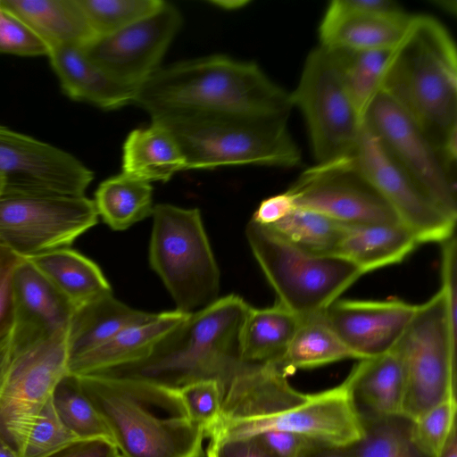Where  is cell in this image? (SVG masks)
Segmentation results:
<instances>
[{
    "mask_svg": "<svg viewBox=\"0 0 457 457\" xmlns=\"http://www.w3.org/2000/svg\"><path fill=\"white\" fill-rule=\"evenodd\" d=\"M133 104L152 120L205 116H288L290 95L254 62L215 54L157 69Z\"/></svg>",
    "mask_w": 457,
    "mask_h": 457,
    "instance_id": "6da1fadb",
    "label": "cell"
},
{
    "mask_svg": "<svg viewBox=\"0 0 457 457\" xmlns=\"http://www.w3.org/2000/svg\"><path fill=\"white\" fill-rule=\"evenodd\" d=\"M421 130L453 169L457 156V54L436 19L411 16L391 52L380 90Z\"/></svg>",
    "mask_w": 457,
    "mask_h": 457,
    "instance_id": "7a4b0ae2",
    "label": "cell"
},
{
    "mask_svg": "<svg viewBox=\"0 0 457 457\" xmlns=\"http://www.w3.org/2000/svg\"><path fill=\"white\" fill-rule=\"evenodd\" d=\"M120 457H204L202 428L176 389L99 373L75 375Z\"/></svg>",
    "mask_w": 457,
    "mask_h": 457,
    "instance_id": "3957f363",
    "label": "cell"
},
{
    "mask_svg": "<svg viewBox=\"0 0 457 457\" xmlns=\"http://www.w3.org/2000/svg\"><path fill=\"white\" fill-rule=\"evenodd\" d=\"M248 307L239 295L218 298L188 313L145 358L97 373L170 389L197 380L216 379L227 389L248 364L239 356V334Z\"/></svg>",
    "mask_w": 457,
    "mask_h": 457,
    "instance_id": "277c9868",
    "label": "cell"
},
{
    "mask_svg": "<svg viewBox=\"0 0 457 457\" xmlns=\"http://www.w3.org/2000/svg\"><path fill=\"white\" fill-rule=\"evenodd\" d=\"M67 334L16 317L0 338V436L17 453L29 426L68 374Z\"/></svg>",
    "mask_w": 457,
    "mask_h": 457,
    "instance_id": "5b68a950",
    "label": "cell"
},
{
    "mask_svg": "<svg viewBox=\"0 0 457 457\" xmlns=\"http://www.w3.org/2000/svg\"><path fill=\"white\" fill-rule=\"evenodd\" d=\"M288 116H205L152 120L178 142L187 170L261 165L291 168L302 161Z\"/></svg>",
    "mask_w": 457,
    "mask_h": 457,
    "instance_id": "8992f818",
    "label": "cell"
},
{
    "mask_svg": "<svg viewBox=\"0 0 457 457\" xmlns=\"http://www.w3.org/2000/svg\"><path fill=\"white\" fill-rule=\"evenodd\" d=\"M245 234L278 303L300 319L321 314L364 275L358 266L339 255L303 250L271 228L253 220Z\"/></svg>",
    "mask_w": 457,
    "mask_h": 457,
    "instance_id": "52a82bcc",
    "label": "cell"
},
{
    "mask_svg": "<svg viewBox=\"0 0 457 457\" xmlns=\"http://www.w3.org/2000/svg\"><path fill=\"white\" fill-rule=\"evenodd\" d=\"M149 262L178 311L191 313L218 299L220 271L200 211L154 206Z\"/></svg>",
    "mask_w": 457,
    "mask_h": 457,
    "instance_id": "ba28073f",
    "label": "cell"
},
{
    "mask_svg": "<svg viewBox=\"0 0 457 457\" xmlns=\"http://www.w3.org/2000/svg\"><path fill=\"white\" fill-rule=\"evenodd\" d=\"M456 319L442 289L417 304L415 314L395 345L404 370L401 418L412 421L455 394Z\"/></svg>",
    "mask_w": 457,
    "mask_h": 457,
    "instance_id": "9c48e42d",
    "label": "cell"
},
{
    "mask_svg": "<svg viewBox=\"0 0 457 457\" xmlns=\"http://www.w3.org/2000/svg\"><path fill=\"white\" fill-rule=\"evenodd\" d=\"M289 95L304 117L317 163L353 155L364 120L345 89L335 50L319 46L311 51Z\"/></svg>",
    "mask_w": 457,
    "mask_h": 457,
    "instance_id": "30bf717a",
    "label": "cell"
},
{
    "mask_svg": "<svg viewBox=\"0 0 457 457\" xmlns=\"http://www.w3.org/2000/svg\"><path fill=\"white\" fill-rule=\"evenodd\" d=\"M97 220L85 195L0 193V245L21 257L69 247Z\"/></svg>",
    "mask_w": 457,
    "mask_h": 457,
    "instance_id": "8fae6325",
    "label": "cell"
},
{
    "mask_svg": "<svg viewBox=\"0 0 457 457\" xmlns=\"http://www.w3.org/2000/svg\"><path fill=\"white\" fill-rule=\"evenodd\" d=\"M353 373L338 385L305 394L287 406L237 423L210 439L220 442L285 431L310 437L331 447H348L364 435V422L353 393Z\"/></svg>",
    "mask_w": 457,
    "mask_h": 457,
    "instance_id": "7c38bea8",
    "label": "cell"
},
{
    "mask_svg": "<svg viewBox=\"0 0 457 457\" xmlns=\"http://www.w3.org/2000/svg\"><path fill=\"white\" fill-rule=\"evenodd\" d=\"M364 124L421 191L456 220L454 173L407 114L386 94L378 92L365 114Z\"/></svg>",
    "mask_w": 457,
    "mask_h": 457,
    "instance_id": "4fadbf2b",
    "label": "cell"
},
{
    "mask_svg": "<svg viewBox=\"0 0 457 457\" xmlns=\"http://www.w3.org/2000/svg\"><path fill=\"white\" fill-rule=\"evenodd\" d=\"M352 164L420 244L442 243L454 234L456 220L442 212L421 191L365 124Z\"/></svg>",
    "mask_w": 457,
    "mask_h": 457,
    "instance_id": "5bb4252c",
    "label": "cell"
},
{
    "mask_svg": "<svg viewBox=\"0 0 457 457\" xmlns=\"http://www.w3.org/2000/svg\"><path fill=\"white\" fill-rule=\"evenodd\" d=\"M93 179L71 154L0 125L3 192L85 195Z\"/></svg>",
    "mask_w": 457,
    "mask_h": 457,
    "instance_id": "9a60e30c",
    "label": "cell"
},
{
    "mask_svg": "<svg viewBox=\"0 0 457 457\" xmlns=\"http://www.w3.org/2000/svg\"><path fill=\"white\" fill-rule=\"evenodd\" d=\"M352 157L317 163L303 172L287 189L295 206L349 225L399 222L386 202L353 169Z\"/></svg>",
    "mask_w": 457,
    "mask_h": 457,
    "instance_id": "2e32d148",
    "label": "cell"
},
{
    "mask_svg": "<svg viewBox=\"0 0 457 457\" xmlns=\"http://www.w3.org/2000/svg\"><path fill=\"white\" fill-rule=\"evenodd\" d=\"M182 15L171 4L120 30L96 36L83 53L116 80L137 87L160 68V62L180 29Z\"/></svg>",
    "mask_w": 457,
    "mask_h": 457,
    "instance_id": "e0dca14e",
    "label": "cell"
},
{
    "mask_svg": "<svg viewBox=\"0 0 457 457\" xmlns=\"http://www.w3.org/2000/svg\"><path fill=\"white\" fill-rule=\"evenodd\" d=\"M403 7L390 0H334L319 27L320 45L337 50L393 48L411 19Z\"/></svg>",
    "mask_w": 457,
    "mask_h": 457,
    "instance_id": "ac0fdd59",
    "label": "cell"
},
{
    "mask_svg": "<svg viewBox=\"0 0 457 457\" xmlns=\"http://www.w3.org/2000/svg\"><path fill=\"white\" fill-rule=\"evenodd\" d=\"M417 304L399 299H337L322 313L358 361L383 354L400 341Z\"/></svg>",
    "mask_w": 457,
    "mask_h": 457,
    "instance_id": "d6986e66",
    "label": "cell"
},
{
    "mask_svg": "<svg viewBox=\"0 0 457 457\" xmlns=\"http://www.w3.org/2000/svg\"><path fill=\"white\" fill-rule=\"evenodd\" d=\"M64 94L104 110L133 104L137 87L116 80L76 46H56L47 55Z\"/></svg>",
    "mask_w": 457,
    "mask_h": 457,
    "instance_id": "ffe728a7",
    "label": "cell"
},
{
    "mask_svg": "<svg viewBox=\"0 0 457 457\" xmlns=\"http://www.w3.org/2000/svg\"><path fill=\"white\" fill-rule=\"evenodd\" d=\"M187 315L178 310L163 312L151 320L129 326L97 348L69 361L68 373H97L139 361Z\"/></svg>",
    "mask_w": 457,
    "mask_h": 457,
    "instance_id": "44dd1931",
    "label": "cell"
},
{
    "mask_svg": "<svg viewBox=\"0 0 457 457\" xmlns=\"http://www.w3.org/2000/svg\"><path fill=\"white\" fill-rule=\"evenodd\" d=\"M420 245L400 222L345 224L335 254L370 271L403 262Z\"/></svg>",
    "mask_w": 457,
    "mask_h": 457,
    "instance_id": "7402d4cb",
    "label": "cell"
},
{
    "mask_svg": "<svg viewBox=\"0 0 457 457\" xmlns=\"http://www.w3.org/2000/svg\"><path fill=\"white\" fill-rule=\"evenodd\" d=\"M49 48L82 47L96 37L79 0H0Z\"/></svg>",
    "mask_w": 457,
    "mask_h": 457,
    "instance_id": "603a6c76",
    "label": "cell"
},
{
    "mask_svg": "<svg viewBox=\"0 0 457 457\" xmlns=\"http://www.w3.org/2000/svg\"><path fill=\"white\" fill-rule=\"evenodd\" d=\"M157 313L138 311L103 295L76 308L67 334L69 361L107 342L120 330L153 320Z\"/></svg>",
    "mask_w": 457,
    "mask_h": 457,
    "instance_id": "cb8c5ba5",
    "label": "cell"
},
{
    "mask_svg": "<svg viewBox=\"0 0 457 457\" xmlns=\"http://www.w3.org/2000/svg\"><path fill=\"white\" fill-rule=\"evenodd\" d=\"M122 172L146 181H168L175 173L187 170L183 153L162 125L153 122L132 130L122 147Z\"/></svg>",
    "mask_w": 457,
    "mask_h": 457,
    "instance_id": "d4e9b609",
    "label": "cell"
},
{
    "mask_svg": "<svg viewBox=\"0 0 457 457\" xmlns=\"http://www.w3.org/2000/svg\"><path fill=\"white\" fill-rule=\"evenodd\" d=\"M23 258L47 278L74 310L112 293L111 286L100 268L92 260L70 247Z\"/></svg>",
    "mask_w": 457,
    "mask_h": 457,
    "instance_id": "484cf974",
    "label": "cell"
},
{
    "mask_svg": "<svg viewBox=\"0 0 457 457\" xmlns=\"http://www.w3.org/2000/svg\"><path fill=\"white\" fill-rule=\"evenodd\" d=\"M357 405L373 418H401L404 393V370L396 346L371 358L359 360L352 369Z\"/></svg>",
    "mask_w": 457,
    "mask_h": 457,
    "instance_id": "4316f807",
    "label": "cell"
},
{
    "mask_svg": "<svg viewBox=\"0 0 457 457\" xmlns=\"http://www.w3.org/2000/svg\"><path fill=\"white\" fill-rule=\"evenodd\" d=\"M300 322L297 315L278 302L267 308L249 305L239 334L240 360L248 364H276Z\"/></svg>",
    "mask_w": 457,
    "mask_h": 457,
    "instance_id": "83f0119b",
    "label": "cell"
},
{
    "mask_svg": "<svg viewBox=\"0 0 457 457\" xmlns=\"http://www.w3.org/2000/svg\"><path fill=\"white\" fill-rule=\"evenodd\" d=\"M17 316L50 333L69 329L74 308L28 260L15 274Z\"/></svg>",
    "mask_w": 457,
    "mask_h": 457,
    "instance_id": "f1b7e54d",
    "label": "cell"
},
{
    "mask_svg": "<svg viewBox=\"0 0 457 457\" xmlns=\"http://www.w3.org/2000/svg\"><path fill=\"white\" fill-rule=\"evenodd\" d=\"M323 313V312H322ZM321 314L301 319L287 350L274 364L286 377L357 356L341 341Z\"/></svg>",
    "mask_w": 457,
    "mask_h": 457,
    "instance_id": "f546056e",
    "label": "cell"
},
{
    "mask_svg": "<svg viewBox=\"0 0 457 457\" xmlns=\"http://www.w3.org/2000/svg\"><path fill=\"white\" fill-rule=\"evenodd\" d=\"M93 201L98 216L113 230H124L152 216L154 206L151 184L124 173L104 180Z\"/></svg>",
    "mask_w": 457,
    "mask_h": 457,
    "instance_id": "4dcf8cb0",
    "label": "cell"
},
{
    "mask_svg": "<svg viewBox=\"0 0 457 457\" xmlns=\"http://www.w3.org/2000/svg\"><path fill=\"white\" fill-rule=\"evenodd\" d=\"M393 48L361 51L332 49L337 53L345 89L363 120L380 90Z\"/></svg>",
    "mask_w": 457,
    "mask_h": 457,
    "instance_id": "1f68e13d",
    "label": "cell"
},
{
    "mask_svg": "<svg viewBox=\"0 0 457 457\" xmlns=\"http://www.w3.org/2000/svg\"><path fill=\"white\" fill-rule=\"evenodd\" d=\"M52 401L62 423L78 438L104 439L113 444L109 428L75 375L68 373L61 379L53 392Z\"/></svg>",
    "mask_w": 457,
    "mask_h": 457,
    "instance_id": "d6a6232c",
    "label": "cell"
},
{
    "mask_svg": "<svg viewBox=\"0 0 457 457\" xmlns=\"http://www.w3.org/2000/svg\"><path fill=\"white\" fill-rule=\"evenodd\" d=\"M345 226L318 212L296 207L284 219L267 227L303 250L335 254Z\"/></svg>",
    "mask_w": 457,
    "mask_h": 457,
    "instance_id": "836d02e7",
    "label": "cell"
},
{
    "mask_svg": "<svg viewBox=\"0 0 457 457\" xmlns=\"http://www.w3.org/2000/svg\"><path fill=\"white\" fill-rule=\"evenodd\" d=\"M363 418L364 435L353 445L355 457H423L409 436V421L399 417Z\"/></svg>",
    "mask_w": 457,
    "mask_h": 457,
    "instance_id": "e575fe53",
    "label": "cell"
},
{
    "mask_svg": "<svg viewBox=\"0 0 457 457\" xmlns=\"http://www.w3.org/2000/svg\"><path fill=\"white\" fill-rule=\"evenodd\" d=\"M456 395L428 409L409 421L410 440L423 457H436L456 429Z\"/></svg>",
    "mask_w": 457,
    "mask_h": 457,
    "instance_id": "d590c367",
    "label": "cell"
},
{
    "mask_svg": "<svg viewBox=\"0 0 457 457\" xmlns=\"http://www.w3.org/2000/svg\"><path fill=\"white\" fill-rule=\"evenodd\" d=\"M96 36L120 30L157 11L162 0H79Z\"/></svg>",
    "mask_w": 457,
    "mask_h": 457,
    "instance_id": "8d00e7d4",
    "label": "cell"
},
{
    "mask_svg": "<svg viewBox=\"0 0 457 457\" xmlns=\"http://www.w3.org/2000/svg\"><path fill=\"white\" fill-rule=\"evenodd\" d=\"M79 440L59 418L51 396L29 426L18 453L21 457H46Z\"/></svg>",
    "mask_w": 457,
    "mask_h": 457,
    "instance_id": "74e56055",
    "label": "cell"
},
{
    "mask_svg": "<svg viewBox=\"0 0 457 457\" xmlns=\"http://www.w3.org/2000/svg\"><path fill=\"white\" fill-rule=\"evenodd\" d=\"M186 412L208 437L219 420L226 387L216 379L197 380L176 389Z\"/></svg>",
    "mask_w": 457,
    "mask_h": 457,
    "instance_id": "f35d334b",
    "label": "cell"
},
{
    "mask_svg": "<svg viewBox=\"0 0 457 457\" xmlns=\"http://www.w3.org/2000/svg\"><path fill=\"white\" fill-rule=\"evenodd\" d=\"M49 52L47 44L0 2V54L47 56Z\"/></svg>",
    "mask_w": 457,
    "mask_h": 457,
    "instance_id": "ab89813d",
    "label": "cell"
},
{
    "mask_svg": "<svg viewBox=\"0 0 457 457\" xmlns=\"http://www.w3.org/2000/svg\"><path fill=\"white\" fill-rule=\"evenodd\" d=\"M22 260L23 257L0 245V338L16 321L15 274Z\"/></svg>",
    "mask_w": 457,
    "mask_h": 457,
    "instance_id": "60d3db41",
    "label": "cell"
},
{
    "mask_svg": "<svg viewBox=\"0 0 457 457\" xmlns=\"http://www.w3.org/2000/svg\"><path fill=\"white\" fill-rule=\"evenodd\" d=\"M258 436L275 457H302L322 447H331L305 436L285 431H270Z\"/></svg>",
    "mask_w": 457,
    "mask_h": 457,
    "instance_id": "b9f144b4",
    "label": "cell"
},
{
    "mask_svg": "<svg viewBox=\"0 0 457 457\" xmlns=\"http://www.w3.org/2000/svg\"><path fill=\"white\" fill-rule=\"evenodd\" d=\"M206 457H275L260 436L210 442Z\"/></svg>",
    "mask_w": 457,
    "mask_h": 457,
    "instance_id": "7bdbcfd3",
    "label": "cell"
},
{
    "mask_svg": "<svg viewBox=\"0 0 457 457\" xmlns=\"http://www.w3.org/2000/svg\"><path fill=\"white\" fill-rule=\"evenodd\" d=\"M296 208L295 201L287 190L261 202L251 220L262 226L278 222Z\"/></svg>",
    "mask_w": 457,
    "mask_h": 457,
    "instance_id": "ee69618b",
    "label": "cell"
},
{
    "mask_svg": "<svg viewBox=\"0 0 457 457\" xmlns=\"http://www.w3.org/2000/svg\"><path fill=\"white\" fill-rule=\"evenodd\" d=\"M46 457H119L116 446L104 439L73 442Z\"/></svg>",
    "mask_w": 457,
    "mask_h": 457,
    "instance_id": "f6af8a7d",
    "label": "cell"
},
{
    "mask_svg": "<svg viewBox=\"0 0 457 457\" xmlns=\"http://www.w3.org/2000/svg\"><path fill=\"white\" fill-rule=\"evenodd\" d=\"M302 457H355L354 448L348 447H322Z\"/></svg>",
    "mask_w": 457,
    "mask_h": 457,
    "instance_id": "bcb514c9",
    "label": "cell"
},
{
    "mask_svg": "<svg viewBox=\"0 0 457 457\" xmlns=\"http://www.w3.org/2000/svg\"><path fill=\"white\" fill-rule=\"evenodd\" d=\"M436 457H457V436L454 429L448 438L445 445Z\"/></svg>",
    "mask_w": 457,
    "mask_h": 457,
    "instance_id": "7dc6e473",
    "label": "cell"
},
{
    "mask_svg": "<svg viewBox=\"0 0 457 457\" xmlns=\"http://www.w3.org/2000/svg\"><path fill=\"white\" fill-rule=\"evenodd\" d=\"M0 457H21L20 454L0 436Z\"/></svg>",
    "mask_w": 457,
    "mask_h": 457,
    "instance_id": "c3c4849f",
    "label": "cell"
},
{
    "mask_svg": "<svg viewBox=\"0 0 457 457\" xmlns=\"http://www.w3.org/2000/svg\"><path fill=\"white\" fill-rule=\"evenodd\" d=\"M434 4H436L439 8L447 12L450 14L454 15L456 13V2L455 1H434Z\"/></svg>",
    "mask_w": 457,
    "mask_h": 457,
    "instance_id": "681fc988",
    "label": "cell"
},
{
    "mask_svg": "<svg viewBox=\"0 0 457 457\" xmlns=\"http://www.w3.org/2000/svg\"><path fill=\"white\" fill-rule=\"evenodd\" d=\"M2 192H3V184H2V182L0 180V193H2Z\"/></svg>",
    "mask_w": 457,
    "mask_h": 457,
    "instance_id": "f907efd6",
    "label": "cell"
},
{
    "mask_svg": "<svg viewBox=\"0 0 457 457\" xmlns=\"http://www.w3.org/2000/svg\"><path fill=\"white\" fill-rule=\"evenodd\" d=\"M119 457H120V454H119Z\"/></svg>",
    "mask_w": 457,
    "mask_h": 457,
    "instance_id": "816d5d0a",
    "label": "cell"
}]
</instances>
